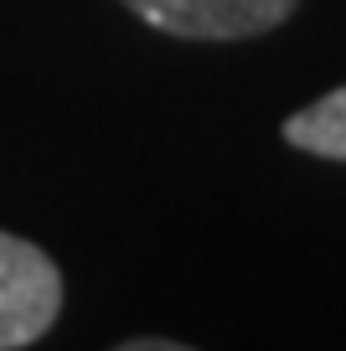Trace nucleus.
Segmentation results:
<instances>
[{
	"instance_id": "obj_1",
	"label": "nucleus",
	"mask_w": 346,
	"mask_h": 351,
	"mask_svg": "<svg viewBox=\"0 0 346 351\" xmlns=\"http://www.w3.org/2000/svg\"><path fill=\"white\" fill-rule=\"evenodd\" d=\"M62 310V269L36 243L0 232V351L32 346Z\"/></svg>"
},
{
	"instance_id": "obj_2",
	"label": "nucleus",
	"mask_w": 346,
	"mask_h": 351,
	"mask_svg": "<svg viewBox=\"0 0 346 351\" xmlns=\"http://www.w3.org/2000/svg\"><path fill=\"white\" fill-rule=\"evenodd\" d=\"M145 26L186 42H238L274 32L300 0H124Z\"/></svg>"
},
{
	"instance_id": "obj_3",
	"label": "nucleus",
	"mask_w": 346,
	"mask_h": 351,
	"mask_svg": "<svg viewBox=\"0 0 346 351\" xmlns=\"http://www.w3.org/2000/svg\"><path fill=\"white\" fill-rule=\"evenodd\" d=\"M284 140L295 150L325 155V160H346V88H331L325 99H315L300 114H290L284 119Z\"/></svg>"
}]
</instances>
